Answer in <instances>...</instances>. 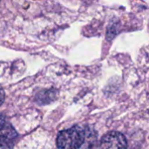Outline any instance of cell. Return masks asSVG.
I'll return each instance as SVG.
<instances>
[{"label": "cell", "instance_id": "cell-3", "mask_svg": "<svg viewBox=\"0 0 149 149\" xmlns=\"http://www.w3.org/2000/svg\"><path fill=\"white\" fill-rule=\"evenodd\" d=\"M12 138L7 134L0 135V149H13Z\"/></svg>", "mask_w": 149, "mask_h": 149}, {"label": "cell", "instance_id": "cell-5", "mask_svg": "<svg viewBox=\"0 0 149 149\" xmlns=\"http://www.w3.org/2000/svg\"><path fill=\"white\" fill-rule=\"evenodd\" d=\"M4 91L3 90V88L0 86V106L3 104V100H4Z\"/></svg>", "mask_w": 149, "mask_h": 149}, {"label": "cell", "instance_id": "cell-2", "mask_svg": "<svg viewBox=\"0 0 149 149\" xmlns=\"http://www.w3.org/2000/svg\"><path fill=\"white\" fill-rule=\"evenodd\" d=\"M127 141L126 137L116 131L106 134L100 141V149H127Z\"/></svg>", "mask_w": 149, "mask_h": 149}, {"label": "cell", "instance_id": "cell-4", "mask_svg": "<svg viewBox=\"0 0 149 149\" xmlns=\"http://www.w3.org/2000/svg\"><path fill=\"white\" fill-rule=\"evenodd\" d=\"M5 122H6L5 118L3 115L0 114V132L5 127Z\"/></svg>", "mask_w": 149, "mask_h": 149}, {"label": "cell", "instance_id": "cell-1", "mask_svg": "<svg viewBox=\"0 0 149 149\" xmlns=\"http://www.w3.org/2000/svg\"><path fill=\"white\" fill-rule=\"evenodd\" d=\"M85 141V132L79 127L61 131L57 137L58 149H79Z\"/></svg>", "mask_w": 149, "mask_h": 149}]
</instances>
